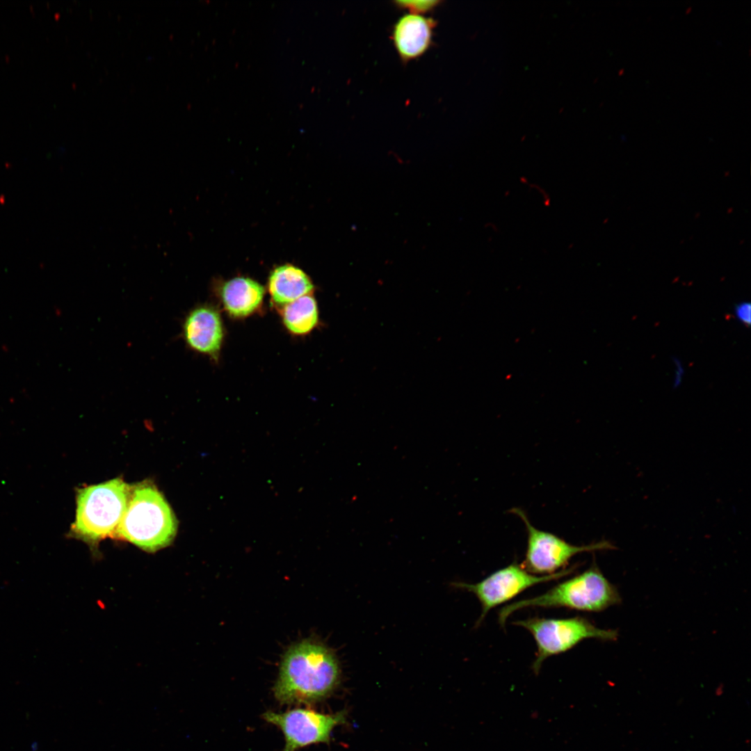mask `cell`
I'll return each instance as SVG.
<instances>
[{
	"mask_svg": "<svg viewBox=\"0 0 751 751\" xmlns=\"http://www.w3.org/2000/svg\"><path fill=\"white\" fill-rule=\"evenodd\" d=\"M182 334L185 343L191 350L216 359L224 337L219 312L207 305L195 307L184 320Z\"/></svg>",
	"mask_w": 751,
	"mask_h": 751,
	"instance_id": "cell-9",
	"label": "cell"
},
{
	"mask_svg": "<svg viewBox=\"0 0 751 751\" xmlns=\"http://www.w3.org/2000/svg\"><path fill=\"white\" fill-rule=\"evenodd\" d=\"M264 287L255 280L238 277L225 282L220 289L225 310L233 318L247 317L261 306Z\"/></svg>",
	"mask_w": 751,
	"mask_h": 751,
	"instance_id": "cell-11",
	"label": "cell"
},
{
	"mask_svg": "<svg viewBox=\"0 0 751 751\" xmlns=\"http://www.w3.org/2000/svg\"><path fill=\"white\" fill-rule=\"evenodd\" d=\"M441 1H396L394 5L399 9L407 10L412 14L428 13L436 8Z\"/></svg>",
	"mask_w": 751,
	"mask_h": 751,
	"instance_id": "cell-14",
	"label": "cell"
},
{
	"mask_svg": "<svg viewBox=\"0 0 751 751\" xmlns=\"http://www.w3.org/2000/svg\"><path fill=\"white\" fill-rule=\"evenodd\" d=\"M735 315L738 321L748 325L750 323V305L747 302H740L735 308Z\"/></svg>",
	"mask_w": 751,
	"mask_h": 751,
	"instance_id": "cell-15",
	"label": "cell"
},
{
	"mask_svg": "<svg viewBox=\"0 0 751 751\" xmlns=\"http://www.w3.org/2000/svg\"><path fill=\"white\" fill-rule=\"evenodd\" d=\"M177 521L162 494L150 481L131 485L125 512L113 538L156 551L174 540Z\"/></svg>",
	"mask_w": 751,
	"mask_h": 751,
	"instance_id": "cell-2",
	"label": "cell"
},
{
	"mask_svg": "<svg viewBox=\"0 0 751 751\" xmlns=\"http://www.w3.org/2000/svg\"><path fill=\"white\" fill-rule=\"evenodd\" d=\"M511 512L524 522L527 531V547L521 565L535 575H549L565 569L571 558L582 552L615 549L607 540L588 545L576 546L553 533L538 530L533 526L525 512L519 508Z\"/></svg>",
	"mask_w": 751,
	"mask_h": 751,
	"instance_id": "cell-6",
	"label": "cell"
},
{
	"mask_svg": "<svg viewBox=\"0 0 751 751\" xmlns=\"http://www.w3.org/2000/svg\"><path fill=\"white\" fill-rule=\"evenodd\" d=\"M340 668L333 652L324 645L304 640L286 652L273 688L282 704H312L319 702L339 683Z\"/></svg>",
	"mask_w": 751,
	"mask_h": 751,
	"instance_id": "cell-1",
	"label": "cell"
},
{
	"mask_svg": "<svg viewBox=\"0 0 751 751\" xmlns=\"http://www.w3.org/2000/svg\"><path fill=\"white\" fill-rule=\"evenodd\" d=\"M437 22L423 15L408 13L394 25L391 39L401 60L407 63L423 55L431 47Z\"/></svg>",
	"mask_w": 751,
	"mask_h": 751,
	"instance_id": "cell-10",
	"label": "cell"
},
{
	"mask_svg": "<svg viewBox=\"0 0 751 751\" xmlns=\"http://www.w3.org/2000/svg\"><path fill=\"white\" fill-rule=\"evenodd\" d=\"M282 316L289 332L296 335L309 333L318 323V307L312 294L304 296L283 307Z\"/></svg>",
	"mask_w": 751,
	"mask_h": 751,
	"instance_id": "cell-13",
	"label": "cell"
},
{
	"mask_svg": "<svg viewBox=\"0 0 751 751\" xmlns=\"http://www.w3.org/2000/svg\"><path fill=\"white\" fill-rule=\"evenodd\" d=\"M682 372H683V369H682L681 366L679 364H679L677 363V370H676V376H675V378H675V380H676L675 383L677 385L680 382V380L681 379V376L683 375Z\"/></svg>",
	"mask_w": 751,
	"mask_h": 751,
	"instance_id": "cell-16",
	"label": "cell"
},
{
	"mask_svg": "<svg viewBox=\"0 0 751 751\" xmlns=\"http://www.w3.org/2000/svg\"><path fill=\"white\" fill-rule=\"evenodd\" d=\"M268 289L273 303L284 307L304 296L312 294L314 285L301 269L284 264L277 267L270 273Z\"/></svg>",
	"mask_w": 751,
	"mask_h": 751,
	"instance_id": "cell-12",
	"label": "cell"
},
{
	"mask_svg": "<svg viewBox=\"0 0 751 751\" xmlns=\"http://www.w3.org/2000/svg\"><path fill=\"white\" fill-rule=\"evenodd\" d=\"M620 602L616 587L593 563L583 572L557 584L542 595L503 607L499 613V622L504 628L506 620L512 613L528 607L600 612Z\"/></svg>",
	"mask_w": 751,
	"mask_h": 751,
	"instance_id": "cell-3",
	"label": "cell"
},
{
	"mask_svg": "<svg viewBox=\"0 0 751 751\" xmlns=\"http://www.w3.org/2000/svg\"><path fill=\"white\" fill-rule=\"evenodd\" d=\"M512 624L528 630L535 641L537 652L532 665L535 674L547 658L564 653L585 639L612 641L618 636L616 630L600 629L580 616L556 619L535 617L513 622Z\"/></svg>",
	"mask_w": 751,
	"mask_h": 751,
	"instance_id": "cell-5",
	"label": "cell"
},
{
	"mask_svg": "<svg viewBox=\"0 0 751 751\" xmlns=\"http://www.w3.org/2000/svg\"><path fill=\"white\" fill-rule=\"evenodd\" d=\"M131 485L121 478L79 489L70 534L95 546L113 537L125 512Z\"/></svg>",
	"mask_w": 751,
	"mask_h": 751,
	"instance_id": "cell-4",
	"label": "cell"
},
{
	"mask_svg": "<svg viewBox=\"0 0 751 751\" xmlns=\"http://www.w3.org/2000/svg\"><path fill=\"white\" fill-rule=\"evenodd\" d=\"M576 566L565 568L549 575H535L526 571L521 564L513 563L500 569L476 583L455 582L452 586L473 593L479 600L482 611L476 626L480 625L487 613L526 589L570 574Z\"/></svg>",
	"mask_w": 751,
	"mask_h": 751,
	"instance_id": "cell-7",
	"label": "cell"
},
{
	"mask_svg": "<svg viewBox=\"0 0 751 751\" xmlns=\"http://www.w3.org/2000/svg\"><path fill=\"white\" fill-rule=\"evenodd\" d=\"M262 718L283 733V751H297L312 744L329 743L333 729L344 722L345 713L325 714L310 709L296 708L283 712L268 711Z\"/></svg>",
	"mask_w": 751,
	"mask_h": 751,
	"instance_id": "cell-8",
	"label": "cell"
}]
</instances>
